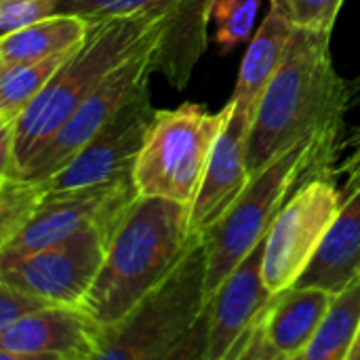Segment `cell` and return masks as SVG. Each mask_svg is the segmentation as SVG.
<instances>
[{"label":"cell","instance_id":"obj_21","mask_svg":"<svg viewBox=\"0 0 360 360\" xmlns=\"http://www.w3.org/2000/svg\"><path fill=\"white\" fill-rule=\"evenodd\" d=\"M61 53L46 59L23 61L0 68V124L15 122L25 108L40 95L49 80L57 74L63 61L72 55Z\"/></svg>","mask_w":360,"mask_h":360},{"label":"cell","instance_id":"obj_23","mask_svg":"<svg viewBox=\"0 0 360 360\" xmlns=\"http://www.w3.org/2000/svg\"><path fill=\"white\" fill-rule=\"evenodd\" d=\"M262 0H217L213 6L215 42L224 55L253 36Z\"/></svg>","mask_w":360,"mask_h":360},{"label":"cell","instance_id":"obj_1","mask_svg":"<svg viewBox=\"0 0 360 360\" xmlns=\"http://www.w3.org/2000/svg\"><path fill=\"white\" fill-rule=\"evenodd\" d=\"M331 34L295 27L285 57L264 91L247 143L249 175L302 139L340 146L344 116L354 99L352 86L338 74Z\"/></svg>","mask_w":360,"mask_h":360},{"label":"cell","instance_id":"obj_3","mask_svg":"<svg viewBox=\"0 0 360 360\" xmlns=\"http://www.w3.org/2000/svg\"><path fill=\"white\" fill-rule=\"evenodd\" d=\"M169 8L97 21L91 36L74 49L57 74L15 122L13 177L59 133L93 89L124 59L150 44L165 25ZM4 177V175H2Z\"/></svg>","mask_w":360,"mask_h":360},{"label":"cell","instance_id":"obj_28","mask_svg":"<svg viewBox=\"0 0 360 360\" xmlns=\"http://www.w3.org/2000/svg\"><path fill=\"white\" fill-rule=\"evenodd\" d=\"M342 150H348L344 160L333 169V177L342 175V196L344 200L354 196L360 190V127L342 143Z\"/></svg>","mask_w":360,"mask_h":360},{"label":"cell","instance_id":"obj_31","mask_svg":"<svg viewBox=\"0 0 360 360\" xmlns=\"http://www.w3.org/2000/svg\"><path fill=\"white\" fill-rule=\"evenodd\" d=\"M359 274H360V270H359Z\"/></svg>","mask_w":360,"mask_h":360},{"label":"cell","instance_id":"obj_30","mask_svg":"<svg viewBox=\"0 0 360 360\" xmlns=\"http://www.w3.org/2000/svg\"><path fill=\"white\" fill-rule=\"evenodd\" d=\"M350 86H352V95H354V97H360V76L350 84Z\"/></svg>","mask_w":360,"mask_h":360},{"label":"cell","instance_id":"obj_8","mask_svg":"<svg viewBox=\"0 0 360 360\" xmlns=\"http://www.w3.org/2000/svg\"><path fill=\"white\" fill-rule=\"evenodd\" d=\"M116 226H91L32 253H0V283L51 304L80 306L103 264Z\"/></svg>","mask_w":360,"mask_h":360},{"label":"cell","instance_id":"obj_4","mask_svg":"<svg viewBox=\"0 0 360 360\" xmlns=\"http://www.w3.org/2000/svg\"><path fill=\"white\" fill-rule=\"evenodd\" d=\"M205 234L181 264L124 319L103 329V360L207 359L209 300Z\"/></svg>","mask_w":360,"mask_h":360},{"label":"cell","instance_id":"obj_26","mask_svg":"<svg viewBox=\"0 0 360 360\" xmlns=\"http://www.w3.org/2000/svg\"><path fill=\"white\" fill-rule=\"evenodd\" d=\"M57 13L59 0H0V34H11Z\"/></svg>","mask_w":360,"mask_h":360},{"label":"cell","instance_id":"obj_27","mask_svg":"<svg viewBox=\"0 0 360 360\" xmlns=\"http://www.w3.org/2000/svg\"><path fill=\"white\" fill-rule=\"evenodd\" d=\"M49 306H53V304L38 295H32L23 289L0 283V329H6L8 325L21 321L42 308H49Z\"/></svg>","mask_w":360,"mask_h":360},{"label":"cell","instance_id":"obj_10","mask_svg":"<svg viewBox=\"0 0 360 360\" xmlns=\"http://www.w3.org/2000/svg\"><path fill=\"white\" fill-rule=\"evenodd\" d=\"M154 112L148 86L97 131L57 173L40 181L46 196L101 188L131 177Z\"/></svg>","mask_w":360,"mask_h":360},{"label":"cell","instance_id":"obj_20","mask_svg":"<svg viewBox=\"0 0 360 360\" xmlns=\"http://www.w3.org/2000/svg\"><path fill=\"white\" fill-rule=\"evenodd\" d=\"M360 335V274L331 300V306L302 360H348Z\"/></svg>","mask_w":360,"mask_h":360},{"label":"cell","instance_id":"obj_9","mask_svg":"<svg viewBox=\"0 0 360 360\" xmlns=\"http://www.w3.org/2000/svg\"><path fill=\"white\" fill-rule=\"evenodd\" d=\"M165 27V25H162ZM160 34L116 65L68 118L59 133L30 160L17 177L44 181L57 173L97 131H101L133 97L150 86V76L156 72V44Z\"/></svg>","mask_w":360,"mask_h":360},{"label":"cell","instance_id":"obj_15","mask_svg":"<svg viewBox=\"0 0 360 360\" xmlns=\"http://www.w3.org/2000/svg\"><path fill=\"white\" fill-rule=\"evenodd\" d=\"M253 118V114L240 110L232 101V112L213 146L202 184L196 198L188 207L190 230L194 234H205L213 228L249 184L251 175L247 169V143Z\"/></svg>","mask_w":360,"mask_h":360},{"label":"cell","instance_id":"obj_25","mask_svg":"<svg viewBox=\"0 0 360 360\" xmlns=\"http://www.w3.org/2000/svg\"><path fill=\"white\" fill-rule=\"evenodd\" d=\"M344 0H270V6L278 11L293 27L333 32Z\"/></svg>","mask_w":360,"mask_h":360},{"label":"cell","instance_id":"obj_16","mask_svg":"<svg viewBox=\"0 0 360 360\" xmlns=\"http://www.w3.org/2000/svg\"><path fill=\"white\" fill-rule=\"evenodd\" d=\"M217 0H177L169 6L154 57L160 72L177 91H181L205 53L207 25L213 19Z\"/></svg>","mask_w":360,"mask_h":360},{"label":"cell","instance_id":"obj_13","mask_svg":"<svg viewBox=\"0 0 360 360\" xmlns=\"http://www.w3.org/2000/svg\"><path fill=\"white\" fill-rule=\"evenodd\" d=\"M266 238L232 270L209 302L205 360H240L245 344L272 295L264 283Z\"/></svg>","mask_w":360,"mask_h":360},{"label":"cell","instance_id":"obj_7","mask_svg":"<svg viewBox=\"0 0 360 360\" xmlns=\"http://www.w3.org/2000/svg\"><path fill=\"white\" fill-rule=\"evenodd\" d=\"M344 207L333 177L306 179L276 215L264 247V283L270 295L297 285Z\"/></svg>","mask_w":360,"mask_h":360},{"label":"cell","instance_id":"obj_6","mask_svg":"<svg viewBox=\"0 0 360 360\" xmlns=\"http://www.w3.org/2000/svg\"><path fill=\"white\" fill-rule=\"evenodd\" d=\"M230 112L232 101L219 112L190 101L156 110L131 171L137 196L169 198L190 207Z\"/></svg>","mask_w":360,"mask_h":360},{"label":"cell","instance_id":"obj_18","mask_svg":"<svg viewBox=\"0 0 360 360\" xmlns=\"http://www.w3.org/2000/svg\"><path fill=\"white\" fill-rule=\"evenodd\" d=\"M293 30L295 27L278 11L270 6V13L266 15L264 23L249 42V49L240 63L238 80L232 95V101L240 110L255 116L259 99L285 57Z\"/></svg>","mask_w":360,"mask_h":360},{"label":"cell","instance_id":"obj_14","mask_svg":"<svg viewBox=\"0 0 360 360\" xmlns=\"http://www.w3.org/2000/svg\"><path fill=\"white\" fill-rule=\"evenodd\" d=\"M335 293L319 287H291L272 295L245 344L240 360H302Z\"/></svg>","mask_w":360,"mask_h":360},{"label":"cell","instance_id":"obj_12","mask_svg":"<svg viewBox=\"0 0 360 360\" xmlns=\"http://www.w3.org/2000/svg\"><path fill=\"white\" fill-rule=\"evenodd\" d=\"M101 335L82 306L53 304L0 329V360H99Z\"/></svg>","mask_w":360,"mask_h":360},{"label":"cell","instance_id":"obj_5","mask_svg":"<svg viewBox=\"0 0 360 360\" xmlns=\"http://www.w3.org/2000/svg\"><path fill=\"white\" fill-rule=\"evenodd\" d=\"M340 154V146L310 137L291 146L259 173L251 175L234 205L205 232V291L209 302L232 270L266 238L289 196L306 179L323 175L333 177V162Z\"/></svg>","mask_w":360,"mask_h":360},{"label":"cell","instance_id":"obj_29","mask_svg":"<svg viewBox=\"0 0 360 360\" xmlns=\"http://www.w3.org/2000/svg\"><path fill=\"white\" fill-rule=\"evenodd\" d=\"M348 360H360V335L359 340H356V344L352 346V350H350V356Z\"/></svg>","mask_w":360,"mask_h":360},{"label":"cell","instance_id":"obj_24","mask_svg":"<svg viewBox=\"0 0 360 360\" xmlns=\"http://www.w3.org/2000/svg\"><path fill=\"white\" fill-rule=\"evenodd\" d=\"M177 0H59V13H72L91 21H105L116 17H133L152 11H162Z\"/></svg>","mask_w":360,"mask_h":360},{"label":"cell","instance_id":"obj_22","mask_svg":"<svg viewBox=\"0 0 360 360\" xmlns=\"http://www.w3.org/2000/svg\"><path fill=\"white\" fill-rule=\"evenodd\" d=\"M44 198L46 192L40 181L13 175L0 177V247L34 217Z\"/></svg>","mask_w":360,"mask_h":360},{"label":"cell","instance_id":"obj_2","mask_svg":"<svg viewBox=\"0 0 360 360\" xmlns=\"http://www.w3.org/2000/svg\"><path fill=\"white\" fill-rule=\"evenodd\" d=\"M202 234L190 230L186 205L137 196L118 219L82 308L105 329L124 319L190 253Z\"/></svg>","mask_w":360,"mask_h":360},{"label":"cell","instance_id":"obj_19","mask_svg":"<svg viewBox=\"0 0 360 360\" xmlns=\"http://www.w3.org/2000/svg\"><path fill=\"white\" fill-rule=\"evenodd\" d=\"M95 25L97 23L86 17L57 13L27 27L4 34L0 38V68L70 53L91 36Z\"/></svg>","mask_w":360,"mask_h":360},{"label":"cell","instance_id":"obj_11","mask_svg":"<svg viewBox=\"0 0 360 360\" xmlns=\"http://www.w3.org/2000/svg\"><path fill=\"white\" fill-rule=\"evenodd\" d=\"M135 198L131 177L101 188L46 196L34 217L0 247V253H32L59 245L91 226H116Z\"/></svg>","mask_w":360,"mask_h":360},{"label":"cell","instance_id":"obj_17","mask_svg":"<svg viewBox=\"0 0 360 360\" xmlns=\"http://www.w3.org/2000/svg\"><path fill=\"white\" fill-rule=\"evenodd\" d=\"M360 270V190L344 207L321 243L314 259L297 281V287L342 291Z\"/></svg>","mask_w":360,"mask_h":360}]
</instances>
